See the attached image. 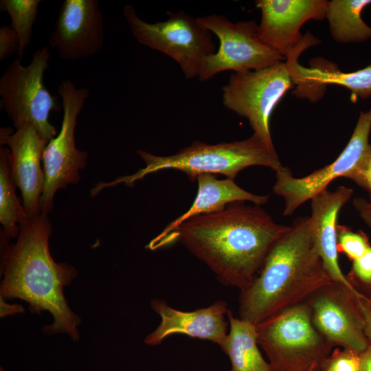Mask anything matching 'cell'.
<instances>
[{
  "instance_id": "obj_10",
  "label": "cell",
  "mask_w": 371,
  "mask_h": 371,
  "mask_svg": "<svg viewBox=\"0 0 371 371\" xmlns=\"http://www.w3.org/2000/svg\"><path fill=\"white\" fill-rule=\"evenodd\" d=\"M58 93L62 100L63 116L59 133L50 139L43 152L45 187L40 200L41 212L48 214L53 208L57 190L80 180L79 171L87 165V153L76 148L77 118L89 95L87 88H78L69 79L61 81Z\"/></svg>"
},
{
  "instance_id": "obj_23",
  "label": "cell",
  "mask_w": 371,
  "mask_h": 371,
  "mask_svg": "<svg viewBox=\"0 0 371 371\" xmlns=\"http://www.w3.org/2000/svg\"><path fill=\"white\" fill-rule=\"evenodd\" d=\"M41 0H1L0 10L11 19V26L19 40V58L21 60L32 41L33 26L36 21Z\"/></svg>"
},
{
  "instance_id": "obj_22",
  "label": "cell",
  "mask_w": 371,
  "mask_h": 371,
  "mask_svg": "<svg viewBox=\"0 0 371 371\" xmlns=\"http://www.w3.org/2000/svg\"><path fill=\"white\" fill-rule=\"evenodd\" d=\"M10 168V149L0 148V222L7 237L19 236L20 226L28 216L19 201Z\"/></svg>"
},
{
  "instance_id": "obj_4",
  "label": "cell",
  "mask_w": 371,
  "mask_h": 371,
  "mask_svg": "<svg viewBox=\"0 0 371 371\" xmlns=\"http://www.w3.org/2000/svg\"><path fill=\"white\" fill-rule=\"evenodd\" d=\"M146 166L131 175L121 177L109 183H100V190L123 183L132 186L146 175L166 169L180 170L191 181L202 174H220L234 179L245 168L260 166L276 172L282 165L276 151L269 149L255 134L243 140L209 144L194 141L174 155L157 156L143 150L137 151Z\"/></svg>"
},
{
  "instance_id": "obj_2",
  "label": "cell",
  "mask_w": 371,
  "mask_h": 371,
  "mask_svg": "<svg viewBox=\"0 0 371 371\" xmlns=\"http://www.w3.org/2000/svg\"><path fill=\"white\" fill-rule=\"evenodd\" d=\"M20 228L15 243L9 245V238L4 235L1 239L0 296L25 300L32 313L49 311L54 321L43 326V331L48 335L66 333L78 341L77 326L81 319L69 308L63 291L77 271L67 263L56 262L51 256L52 225L47 214L28 218Z\"/></svg>"
},
{
  "instance_id": "obj_31",
  "label": "cell",
  "mask_w": 371,
  "mask_h": 371,
  "mask_svg": "<svg viewBox=\"0 0 371 371\" xmlns=\"http://www.w3.org/2000/svg\"><path fill=\"white\" fill-rule=\"evenodd\" d=\"M362 188L366 189L370 194L371 200V154L369 157L368 162L363 169L362 174Z\"/></svg>"
},
{
  "instance_id": "obj_26",
  "label": "cell",
  "mask_w": 371,
  "mask_h": 371,
  "mask_svg": "<svg viewBox=\"0 0 371 371\" xmlns=\"http://www.w3.org/2000/svg\"><path fill=\"white\" fill-rule=\"evenodd\" d=\"M19 49V37L11 25H3L0 28V60H4Z\"/></svg>"
},
{
  "instance_id": "obj_29",
  "label": "cell",
  "mask_w": 371,
  "mask_h": 371,
  "mask_svg": "<svg viewBox=\"0 0 371 371\" xmlns=\"http://www.w3.org/2000/svg\"><path fill=\"white\" fill-rule=\"evenodd\" d=\"M352 201L353 205L361 218L371 229V200L357 197L355 198Z\"/></svg>"
},
{
  "instance_id": "obj_18",
  "label": "cell",
  "mask_w": 371,
  "mask_h": 371,
  "mask_svg": "<svg viewBox=\"0 0 371 371\" xmlns=\"http://www.w3.org/2000/svg\"><path fill=\"white\" fill-rule=\"evenodd\" d=\"M196 180L198 192L190 207L168 224L157 237L167 236L190 218L221 210L228 204L250 201L260 206L269 199V195H257L241 188L232 179H217L214 175L202 174Z\"/></svg>"
},
{
  "instance_id": "obj_24",
  "label": "cell",
  "mask_w": 371,
  "mask_h": 371,
  "mask_svg": "<svg viewBox=\"0 0 371 371\" xmlns=\"http://www.w3.org/2000/svg\"><path fill=\"white\" fill-rule=\"evenodd\" d=\"M370 247L368 237L363 232H354L349 228L337 225V250L354 261L363 256Z\"/></svg>"
},
{
  "instance_id": "obj_28",
  "label": "cell",
  "mask_w": 371,
  "mask_h": 371,
  "mask_svg": "<svg viewBox=\"0 0 371 371\" xmlns=\"http://www.w3.org/2000/svg\"><path fill=\"white\" fill-rule=\"evenodd\" d=\"M359 307L363 322L364 333L370 344H371V304L367 296L357 297Z\"/></svg>"
},
{
  "instance_id": "obj_25",
  "label": "cell",
  "mask_w": 371,
  "mask_h": 371,
  "mask_svg": "<svg viewBox=\"0 0 371 371\" xmlns=\"http://www.w3.org/2000/svg\"><path fill=\"white\" fill-rule=\"evenodd\" d=\"M362 352L350 348H337L324 363L322 371H359Z\"/></svg>"
},
{
  "instance_id": "obj_13",
  "label": "cell",
  "mask_w": 371,
  "mask_h": 371,
  "mask_svg": "<svg viewBox=\"0 0 371 371\" xmlns=\"http://www.w3.org/2000/svg\"><path fill=\"white\" fill-rule=\"evenodd\" d=\"M328 1L257 0L261 12L258 34L261 41L287 59L298 50L319 43L312 35L302 36L300 29L309 20L326 18Z\"/></svg>"
},
{
  "instance_id": "obj_21",
  "label": "cell",
  "mask_w": 371,
  "mask_h": 371,
  "mask_svg": "<svg viewBox=\"0 0 371 371\" xmlns=\"http://www.w3.org/2000/svg\"><path fill=\"white\" fill-rule=\"evenodd\" d=\"M371 0H333L328 2V19L333 38L341 43L371 39V27L361 18V12Z\"/></svg>"
},
{
  "instance_id": "obj_14",
  "label": "cell",
  "mask_w": 371,
  "mask_h": 371,
  "mask_svg": "<svg viewBox=\"0 0 371 371\" xmlns=\"http://www.w3.org/2000/svg\"><path fill=\"white\" fill-rule=\"evenodd\" d=\"M104 19L97 0H65L49 38L60 58L77 61L93 56L103 47Z\"/></svg>"
},
{
  "instance_id": "obj_15",
  "label": "cell",
  "mask_w": 371,
  "mask_h": 371,
  "mask_svg": "<svg viewBox=\"0 0 371 371\" xmlns=\"http://www.w3.org/2000/svg\"><path fill=\"white\" fill-rule=\"evenodd\" d=\"M48 142L29 124L19 126L14 133L11 128L0 130V144L10 149L11 177L21 192L23 207L28 218L41 213L40 200L45 183L41 161Z\"/></svg>"
},
{
  "instance_id": "obj_20",
  "label": "cell",
  "mask_w": 371,
  "mask_h": 371,
  "mask_svg": "<svg viewBox=\"0 0 371 371\" xmlns=\"http://www.w3.org/2000/svg\"><path fill=\"white\" fill-rule=\"evenodd\" d=\"M227 318L229 331L219 346L230 360V371H272L259 350L256 326L235 317L230 310Z\"/></svg>"
},
{
  "instance_id": "obj_16",
  "label": "cell",
  "mask_w": 371,
  "mask_h": 371,
  "mask_svg": "<svg viewBox=\"0 0 371 371\" xmlns=\"http://www.w3.org/2000/svg\"><path fill=\"white\" fill-rule=\"evenodd\" d=\"M150 306L160 316L161 322L146 337L144 342L148 345H158L172 335L182 334L220 346L227 335L225 318L229 309L223 300L193 311L177 310L160 299H153Z\"/></svg>"
},
{
  "instance_id": "obj_3",
  "label": "cell",
  "mask_w": 371,
  "mask_h": 371,
  "mask_svg": "<svg viewBox=\"0 0 371 371\" xmlns=\"http://www.w3.org/2000/svg\"><path fill=\"white\" fill-rule=\"evenodd\" d=\"M332 281L316 249L309 217H299L272 245L253 282L240 291L238 317L256 325L305 302Z\"/></svg>"
},
{
  "instance_id": "obj_33",
  "label": "cell",
  "mask_w": 371,
  "mask_h": 371,
  "mask_svg": "<svg viewBox=\"0 0 371 371\" xmlns=\"http://www.w3.org/2000/svg\"><path fill=\"white\" fill-rule=\"evenodd\" d=\"M370 291L369 296H368V298L370 303L371 304V285L370 286Z\"/></svg>"
},
{
  "instance_id": "obj_7",
  "label": "cell",
  "mask_w": 371,
  "mask_h": 371,
  "mask_svg": "<svg viewBox=\"0 0 371 371\" xmlns=\"http://www.w3.org/2000/svg\"><path fill=\"white\" fill-rule=\"evenodd\" d=\"M122 14L137 42L175 60L186 79L198 78L205 59L216 52L211 32L183 10L154 23L140 19L131 5Z\"/></svg>"
},
{
  "instance_id": "obj_30",
  "label": "cell",
  "mask_w": 371,
  "mask_h": 371,
  "mask_svg": "<svg viewBox=\"0 0 371 371\" xmlns=\"http://www.w3.org/2000/svg\"><path fill=\"white\" fill-rule=\"evenodd\" d=\"M25 308L21 304H9L5 302L4 298L0 296V317L3 318L8 315H13L22 313Z\"/></svg>"
},
{
  "instance_id": "obj_34",
  "label": "cell",
  "mask_w": 371,
  "mask_h": 371,
  "mask_svg": "<svg viewBox=\"0 0 371 371\" xmlns=\"http://www.w3.org/2000/svg\"><path fill=\"white\" fill-rule=\"evenodd\" d=\"M0 371H4L2 367H1Z\"/></svg>"
},
{
  "instance_id": "obj_6",
  "label": "cell",
  "mask_w": 371,
  "mask_h": 371,
  "mask_svg": "<svg viewBox=\"0 0 371 371\" xmlns=\"http://www.w3.org/2000/svg\"><path fill=\"white\" fill-rule=\"evenodd\" d=\"M51 55L48 47L36 49L29 65L20 58L11 62L0 78L2 107L14 126L29 124L47 141L57 135L49 122V114L62 107L58 98L52 95L44 84V74Z\"/></svg>"
},
{
  "instance_id": "obj_12",
  "label": "cell",
  "mask_w": 371,
  "mask_h": 371,
  "mask_svg": "<svg viewBox=\"0 0 371 371\" xmlns=\"http://www.w3.org/2000/svg\"><path fill=\"white\" fill-rule=\"evenodd\" d=\"M365 296L332 281L306 301L315 327L334 347L359 352L368 348L369 341L357 301V297Z\"/></svg>"
},
{
  "instance_id": "obj_32",
  "label": "cell",
  "mask_w": 371,
  "mask_h": 371,
  "mask_svg": "<svg viewBox=\"0 0 371 371\" xmlns=\"http://www.w3.org/2000/svg\"><path fill=\"white\" fill-rule=\"evenodd\" d=\"M359 371H371V344L362 352L361 364Z\"/></svg>"
},
{
  "instance_id": "obj_27",
  "label": "cell",
  "mask_w": 371,
  "mask_h": 371,
  "mask_svg": "<svg viewBox=\"0 0 371 371\" xmlns=\"http://www.w3.org/2000/svg\"><path fill=\"white\" fill-rule=\"evenodd\" d=\"M352 271L359 281L371 285V246L363 256L352 261Z\"/></svg>"
},
{
  "instance_id": "obj_9",
  "label": "cell",
  "mask_w": 371,
  "mask_h": 371,
  "mask_svg": "<svg viewBox=\"0 0 371 371\" xmlns=\"http://www.w3.org/2000/svg\"><path fill=\"white\" fill-rule=\"evenodd\" d=\"M370 131L371 109L360 113L348 144L333 162L302 178L295 177L288 168L277 172L273 190L284 199L283 214L291 215L337 178L346 177L362 187L363 171L371 154Z\"/></svg>"
},
{
  "instance_id": "obj_17",
  "label": "cell",
  "mask_w": 371,
  "mask_h": 371,
  "mask_svg": "<svg viewBox=\"0 0 371 371\" xmlns=\"http://www.w3.org/2000/svg\"><path fill=\"white\" fill-rule=\"evenodd\" d=\"M353 190L341 186L334 191L326 190L311 199L309 217L313 239L323 267L333 281L361 294L344 274L339 264L337 250V216L350 200Z\"/></svg>"
},
{
  "instance_id": "obj_11",
  "label": "cell",
  "mask_w": 371,
  "mask_h": 371,
  "mask_svg": "<svg viewBox=\"0 0 371 371\" xmlns=\"http://www.w3.org/2000/svg\"><path fill=\"white\" fill-rule=\"evenodd\" d=\"M196 19L220 43L218 51L204 61L198 78L200 81H206L222 71L257 70L284 59L261 41L258 25L254 20L232 23L216 14Z\"/></svg>"
},
{
  "instance_id": "obj_1",
  "label": "cell",
  "mask_w": 371,
  "mask_h": 371,
  "mask_svg": "<svg viewBox=\"0 0 371 371\" xmlns=\"http://www.w3.org/2000/svg\"><path fill=\"white\" fill-rule=\"evenodd\" d=\"M290 226L280 225L260 205L235 202L186 221L164 237H155L150 250L179 241L205 263L222 284L247 289L259 273L274 243Z\"/></svg>"
},
{
  "instance_id": "obj_5",
  "label": "cell",
  "mask_w": 371,
  "mask_h": 371,
  "mask_svg": "<svg viewBox=\"0 0 371 371\" xmlns=\"http://www.w3.org/2000/svg\"><path fill=\"white\" fill-rule=\"evenodd\" d=\"M272 371H319L331 345L315 327L306 301L255 325Z\"/></svg>"
},
{
  "instance_id": "obj_8",
  "label": "cell",
  "mask_w": 371,
  "mask_h": 371,
  "mask_svg": "<svg viewBox=\"0 0 371 371\" xmlns=\"http://www.w3.org/2000/svg\"><path fill=\"white\" fill-rule=\"evenodd\" d=\"M287 61L257 70L232 74L222 88L225 108L248 120L254 134L271 150L269 121L276 104L293 87Z\"/></svg>"
},
{
  "instance_id": "obj_19",
  "label": "cell",
  "mask_w": 371,
  "mask_h": 371,
  "mask_svg": "<svg viewBox=\"0 0 371 371\" xmlns=\"http://www.w3.org/2000/svg\"><path fill=\"white\" fill-rule=\"evenodd\" d=\"M300 54L287 58L293 81L302 90L327 85L342 86L349 89L352 96L362 99L371 96V65L352 72H342L329 63L311 64V67L300 65L297 60Z\"/></svg>"
}]
</instances>
